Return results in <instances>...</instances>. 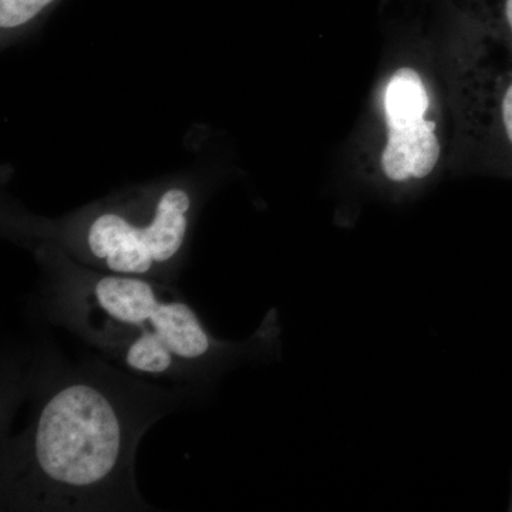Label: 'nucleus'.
Instances as JSON below:
<instances>
[{
	"instance_id": "obj_1",
	"label": "nucleus",
	"mask_w": 512,
	"mask_h": 512,
	"mask_svg": "<svg viewBox=\"0 0 512 512\" xmlns=\"http://www.w3.org/2000/svg\"><path fill=\"white\" fill-rule=\"evenodd\" d=\"M30 382L22 427L2 436V510H147L137 446L180 403V390L104 360L35 367Z\"/></svg>"
},
{
	"instance_id": "obj_2",
	"label": "nucleus",
	"mask_w": 512,
	"mask_h": 512,
	"mask_svg": "<svg viewBox=\"0 0 512 512\" xmlns=\"http://www.w3.org/2000/svg\"><path fill=\"white\" fill-rule=\"evenodd\" d=\"M211 185L198 173L170 175L52 220L8 207L3 231L16 242H50L94 271L171 284L185 264Z\"/></svg>"
},
{
	"instance_id": "obj_3",
	"label": "nucleus",
	"mask_w": 512,
	"mask_h": 512,
	"mask_svg": "<svg viewBox=\"0 0 512 512\" xmlns=\"http://www.w3.org/2000/svg\"><path fill=\"white\" fill-rule=\"evenodd\" d=\"M20 244L32 251L45 271L43 308L49 319L106 357L133 336L148 333L164 340L201 382H210L262 349L261 336L234 343L212 335L171 284L94 271L50 242L28 239Z\"/></svg>"
},
{
	"instance_id": "obj_4",
	"label": "nucleus",
	"mask_w": 512,
	"mask_h": 512,
	"mask_svg": "<svg viewBox=\"0 0 512 512\" xmlns=\"http://www.w3.org/2000/svg\"><path fill=\"white\" fill-rule=\"evenodd\" d=\"M430 99L426 84L410 67L396 70L384 87L387 141L380 167L393 184L424 180L440 158L436 123L426 120Z\"/></svg>"
},
{
	"instance_id": "obj_5",
	"label": "nucleus",
	"mask_w": 512,
	"mask_h": 512,
	"mask_svg": "<svg viewBox=\"0 0 512 512\" xmlns=\"http://www.w3.org/2000/svg\"><path fill=\"white\" fill-rule=\"evenodd\" d=\"M57 0H0V37L9 47L29 35Z\"/></svg>"
},
{
	"instance_id": "obj_6",
	"label": "nucleus",
	"mask_w": 512,
	"mask_h": 512,
	"mask_svg": "<svg viewBox=\"0 0 512 512\" xmlns=\"http://www.w3.org/2000/svg\"><path fill=\"white\" fill-rule=\"evenodd\" d=\"M498 121H500L505 144L512 153V77L505 80L498 97Z\"/></svg>"
},
{
	"instance_id": "obj_7",
	"label": "nucleus",
	"mask_w": 512,
	"mask_h": 512,
	"mask_svg": "<svg viewBox=\"0 0 512 512\" xmlns=\"http://www.w3.org/2000/svg\"><path fill=\"white\" fill-rule=\"evenodd\" d=\"M494 19L498 20L512 52V0H493Z\"/></svg>"
},
{
	"instance_id": "obj_8",
	"label": "nucleus",
	"mask_w": 512,
	"mask_h": 512,
	"mask_svg": "<svg viewBox=\"0 0 512 512\" xmlns=\"http://www.w3.org/2000/svg\"><path fill=\"white\" fill-rule=\"evenodd\" d=\"M510 508H511V510H512V497H511V503H510Z\"/></svg>"
}]
</instances>
